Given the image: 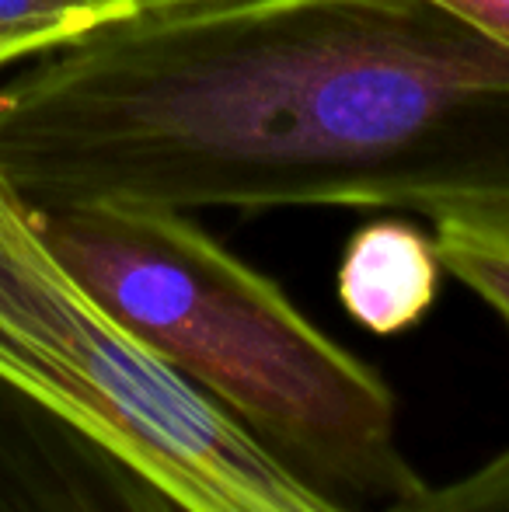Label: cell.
I'll return each mask as SVG.
<instances>
[{
  "mask_svg": "<svg viewBox=\"0 0 509 512\" xmlns=\"http://www.w3.org/2000/svg\"><path fill=\"white\" fill-rule=\"evenodd\" d=\"M0 380L192 512H360L300 478L98 304L4 171Z\"/></svg>",
  "mask_w": 509,
  "mask_h": 512,
  "instance_id": "3957f363",
  "label": "cell"
},
{
  "mask_svg": "<svg viewBox=\"0 0 509 512\" xmlns=\"http://www.w3.org/2000/svg\"><path fill=\"white\" fill-rule=\"evenodd\" d=\"M133 11H154V7H178V4H199V0H126Z\"/></svg>",
  "mask_w": 509,
  "mask_h": 512,
  "instance_id": "9c48e42d",
  "label": "cell"
},
{
  "mask_svg": "<svg viewBox=\"0 0 509 512\" xmlns=\"http://www.w3.org/2000/svg\"><path fill=\"white\" fill-rule=\"evenodd\" d=\"M447 276L509 328V213H447L433 220Z\"/></svg>",
  "mask_w": 509,
  "mask_h": 512,
  "instance_id": "52a82bcc",
  "label": "cell"
},
{
  "mask_svg": "<svg viewBox=\"0 0 509 512\" xmlns=\"http://www.w3.org/2000/svg\"><path fill=\"white\" fill-rule=\"evenodd\" d=\"M443 276L433 230L384 216L349 234L335 269V297L363 331L394 338L426 321Z\"/></svg>",
  "mask_w": 509,
  "mask_h": 512,
  "instance_id": "5b68a950",
  "label": "cell"
},
{
  "mask_svg": "<svg viewBox=\"0 0 509 512\" xmlns=\"http://www.w3.org/2000/svg\"><path fill=\"white\" fill-rule=\"evenodd\" d=\"M0 74H4V67H0Z\"/></svg>",
  "mask_w": 509,
  "mask_h": 512,
  "instance_id": "30bf717a",
  "label": "cell"
},
{
  "mask_svg": "<svg viewBox=\"0 0 509 512\" xmlns=\"http://www.w3.org/2000/svg\"><path fill=\"white\" fill-rule=\"evenodd\" d=\"M35 213L98 304L314 488L384 512L422 485L381 370L192 213L126 203Z\"/></svg>",
  "mask_w": 509,
  "mask_h": 512,
  "instance_id": "7a4b0ae2",
  "label": "cell"
},
{
  "mask_svg": "<svg viewBox=\"0 0 509 512\" xmlns=\"http://www.w3.org/2000/svg\"><path fill=\"white\" fill-rule=\"evenodd\" d=\"M0 512H192L0 380Z\"/></svg>",
  "mask_w": 509,
  "mask_h": 512,
  "instance_id": "277c9868",
  "label": "cell"
},
{
  "mask_svg": "<svg viewBox=\"0 0 509 512\" xmlns=\"http://www.w3.org/2000/svg\"><path fill=\"white\" fill-rule=\"evenodd\" d=\"M509 53V0H426Z\"/></svg>",
  "mask_w": 509,
  "mask_h": 512,
  "instance_id": "ba28073f",
  "label": "cell"
},
{
  "mask_svg": "<svg viewBox=\"0 0 509 512\" xmlns=\"http://www.w3.org/2000/svg\"><path fill=\"white\" fill-rule=\"evenodd\" d=\"M129 14L126 0H0V67H25Z\"/></svg>",
  "mask_w": 509,
  "mask_h": 512,
  "instance_id": "8992f818",
  "label": "cell"
},
{
  "mask_svg": "<svg viewBox=\"0 0 509 512\" xmlns=\"http://www.w3.org/2000/svg\"><path fill=\"white\" fill-rule=\"evenodd\" d=\"M35 209L509 213V53L426 0L136 11L0 84Z\"/></svg>",
  "mask_w": 509,
  "mask_h": 512,
  "instance_id": "6da1fadb",
  "label": "cell"
}]
</instances>
